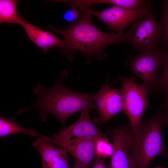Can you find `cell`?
I'll return each mask as SVG.
<instances>
[{
	"instance_id": "52a82bcc",
	"label": "cell",
	"mask_w": 168,
	"mask_h": 168,
	"mask_svg": "<svg viewBox=\"0 0 168 168\" xmlns=\"http://www.w3.org/2000/svg\"><path fill=\"white\" fill-rule=\"evenodd\" d=\"M89 7H81L84 8L91 15L97 17L105 24L108 29L122 35L130 24L150 12L152 6L150 2L145 1L139 7L134 10H129L113 5L103 10L94 11Z\"/></svg>"
},
{
	"instance_id": "7402d4cb",
	"label": "cell",
	"mask_w": 168,
	"mask_h": 168,
	"mask_svg": "<svg viewBox=\"0 0 168 168\" xmlns=\"http://www.w3.org/2000/svg\"><path fill=\"white\" fill-rule=\"evenodd\" d=\"M72 168H89L86 166L76 161L74 165Z\"/></svg>"
},
{
	"instance_id": "8fae6325",
	"label": "cell",
	"mask_w": 168,
	"mask_h": 168,
	"mask_svg": "<svg viewBox=\"0 0 168 168\" xmlns=\"http://www.w3.org/2000/svg\"><path fill=\"white\" fill-rule=\"evenodd\" d=\"M89 109L81 112L80 118L68 127L60 130L51 138L54 140H66L75 138H91L96 139L108 138L91 120Z\"/></svg>"
},
{
	"instance_id": "d6986e66",
	"label": "cell",
	"mask_w": 168,
	"mask_h": 168,
	"mask_svg": "<svg viewBox=\"0 0 168 168\" xmlns=\"http://www.w3.org/2000/svg\"><path fill=\"white\" fill-rule=\"evenodd\" d=\"M113 151L112 145L110 143L108 138L96 140V156L104 159L110 157Z\"/></svg>"
},
{
	"instance_id": "30bf717a",
	"label": "cell",
	"mask_w": 168,
	"mask_h": 168,
	"mask_svg": "<svg viewBox=\"0 0 168 168\" xmlns=\"http://www.w3.org/2000/svg\"><path fill=\"white\" fill-rule=\"evenodd\" d=\"M133 132L130 126L126 125L114 128L109 131L113 151L108 168H131L128 154Z\"/></svg>"
},
{
	"instance_id": "2e32d148",
	"label": "cell",
	"mask_w": 168,
	"mask_h": 168,
	"mask_svg": "<svg viewBox=\"0 0 168 168\" xmlns=\"http://www.w3.org/2000/svg\"><path fill=\"white\" fill-rule=\"evenodd\" d=\"M145 2L141 0H84L83 3L86 6L96 3L111 4L127 10H134L139 7Z\"/></svg>"
},
{
	"instance_id": "5bb4252c",
	"label": "cell",
	"mask_w": 168,
	"mask_h": 168,
	"mask_svg": "<svg viewBox=\"0 0 168 168\" xmlns=\"http://www.w3.org/2000/svg\"><path fill=\"white\" fill-rule=\"evenodd\" d=\"M17 1L0 0V22L21 24L23 19L17 14Z\"/></svg>"
},
{
	"instance_id": "8992f818",
	"label": "cell",
	"mask_w": 168,
	"mask_h": 168,
	"mask_svg": "<svg viewBox=\"0 0 168 168\" xmlns=\"http://www.w3.org/2000/svg\"><path fill=\"white\" fill-rule=\"evenodd\" d=\"M132 32L128 43L140 52L158 49L161 44L162 29L151 12L133 23Z\"/></svg>"
},
{
	"instance_id": "7c38bea8",
	"label": "cell",
	"mask_w": 168,
	"mask_h": 168,
	"mask_svg": "<svg viewBox=\"0 0 168 168\" xmlns=\"http://www.w3.org/2000/svg\"><path fill=\"white\" fill-rule=\"evenodd\" d=\"M32 144L40 155L42 168H68L69 158L65 150L39 137Z\"/></svg>"
},
{
	"instance_id": "cb8c5ba5",
	"label": "cell",
	"mask_w": 168,
	"mask_h": 168,
	"mask_svg": "<svg viewBox=\"0 0 168 168\" xmlns=\"http://www.w3.org/2000/svg\"><path fill=\"white\" fill-rule=\"evenodd\" d=\"M166 108L167 110L165 116H164V121H165L168 124V108Z\"/></svg>"
},
{
	"instance_id": "e0dca14e",
	"label": "cell",
	"mask_w": 168,
	"mask_h": 168,
	"mask_svg": "<svg viewBox=\"0 0 168 168\" xmlns=\"http://www.w3.org/2000/svg\"><path fill=\"white\" fill-rule=\"evenodd\" d=\"M162 56L163 69L159 76L157 84V91L164 94L168 92V48L161 49Z\"/></svg>"
},
{
	"instance_id": "9a60e30c",
	"label": "cell",
	"mask_w": 168,
	"mask_h": 168,
	"mask_svg": "<svg viewBox=\"0 0 168 168\" xmlns=\"http://www.w3.org/2000/svg\"><path fill=\"white\" fill-rule=\"evenodd\" d=\"M17 133H24L38 136L40 134L34 129H27L20 126L14 121H8L4 117L0 118V137Z\"/></svg>"
},
{
	"instance_id": "9c48e42d",
	"label": "cell",
	"mask_w": 168,
	"mask_h": 168,
	"mask_svg": "<svg viewBox=\"0 0 168 168\" xmlns=\"http://www.w3.org/2000/svg\"><path fill=\"white\" fill-rule=\"evenodd\" d=\"M41 139L57 145L69 152L79 162L89 167L96 156V141L91 138H75L66 140H54L42 134Z\"/></svg>"
},
{
	"instance_id": "ac0fdd59",
	"label": "cell",
	"mask_w": 168,
	"mask_h": 168,
	"mask_svg": "<svg viewBox=\"0 0 168 168\" xmlns=\"http://www.w3.org/2000/svg\"><path fill=\"white\" fill-rule=\"evenodd\" d=\"M161 8L162 15L159 22L163 30L161 44L168 48V0L162 1Z\"/></svg>"
},
{
	"instance_id": "7a4b0ae2",
	"label": "cell",
	"mask_w": 168,
	"mask_h": 168,
	"mask_svg": "<svg viewBox=\"0 0 168 168\" xmlns=\"http://www.w3.org/2000/svg\"><path fill=\"white\" fill-rule=\"evenodd\" d=\"M67 76L66 71L62 72L54 85L49 89L37 84L33 91L38 96L37 100L31 106L19 110L17 114L36 109L39 110L42 120L45 119L48 113H51L64 125L72 114L87 109H97L93 102L94 93H78L64 86L63 81Z\"/></svg>"
},
{
	"instance_id": "6da1fadb",
	"label": "cell",
	"mask_w": 168,
	"mask_h": 168,
	"mask_svg": "<svg viewBox=\"0 0 168 168\" xmlns=\"http://www.w3.org/2000/svg\"><path fill=\"white\" fill-rule=\"evenodd\" d=\"M82 11L79 21L70 25L66 29L60 30L49 24L54 32L63 36L65 39L62 51L72 59L71 52L77 51L82 52L86 57H96L101 59L105 56L103 49L108 45L128 42L133 29L122 35L107 33L100 30L93 24L91 14L84 8H79Z\"/></svg>"
},
{
	"instance_id": "3957f363",
	"label": "cell",
	"mask_w": 168,
	"mask_h": 168,
	"mask_svg": "<svg viewBox=\"0 0 168 168\" xmlns=\"http://www.w3.org/2000/svg\"><path fill=\"white\" fill-rule=\"evenodd\" d=\"M164 121V116L157 112L133 130L128 154L131 168H147L154 158L164 155L161 131Z\"/></svg>"
},
{
	"instance_id": "4fadbf2b",
	"label": "cell",
	"mask_w": 168,
	"mask_h": 168,
	"mask_svg": "<svg viewBox=\"0 0 168 168\" xmlns=\"http://www.w3.org/2000/svg\"><path fill=\"white\" fill-rule=\"evenodd\" d=\"M29 39L44 52L52 47L60 49L63 46L64 41L51 32L43 30L23 19L21 24Z\"/></svg>"
},
{
	"instance_id": "5b68a950",
	"label": "cell",
	"mask_w": 168,
	"mask_h": 168,
	"mask_svg": "<svg viewBox=\"0 0 168 168\" xmlns=\"http://www.w3.org/2000/svg\"><path fill=\"white\" fill-rule=\"evenodd\" d=\"M162 64L161 52L159 49L140 52L138 55L130 56L126 64L141 80L149 93L152 94L157 92V72Z\"/></svg>"
},
{
	"instance_id": "ba28073f",
	"label": "cell",
	"mask_w": 168,
	"mask_h": 168,
	"mask_svg": "<svg viewBox=\"0 0 168 168\" xmlns=\"http://www.w3.org/2000/svg\"><path fill=\"white\" fill-rule=\"evenodd\" d=\"M93 100L96 104L98 116L94 119L96 125L108 122L114 116L124 111L121 91L110 87L109 76L101 88L94 94Z\"/></svg>"
},
{
	"instance_id": "603a6c76",
	"label": "cell",
	"mask_w": 168,
	"mask_h": 168,
	"mask_svg": "<svg viewBox=\"0 0 168 168\" xmlns=\"http://www.w3.org/2000/svg\"><path fill=\"white\" fill-rule=\"evenodd\" d=\"M165 94V100L164 104L166 108H168V92Z\"/></svg>"
},
{
	"instance_id": "44dd1931",
	"label": "cell",
	"mask_w": 168,
	"mask_h": 168,
	"mask_svg": "<svg viewBox=\"0 0 168 168\" xmlns=\"http://www.w3.org/2000/svg\"><path fill=\"white\" fill-rule=\"evenodd\" d=\"M104 159L96 156L92 164L93 168H108L106 166Z\"/></svg>"
},
{
	"instance_id": "ffe728a7",
	"label": "cell",
	"mask_w": 168,
	"mask_h": 168,
	"mask_svg": "<svg viewBox=\"0 0 168 168\" xmlns=\"http://www.w3.org/2000/svg\"><path fill=\"white\" fill-rule=\"evenodd\" d=\"M79 13L76 8H72L67 9L63 15L64 20L69 23L76 21L78 18Z\"/></svg>"
},
{
	"instance_id": "277c9868",
	"label": "cell",
	"mask_w": 168,
	"mask_h": 168,
	"mask_svg": "<svg viewBox=\"0 0 168 168\" xmlns=\"http://www.w3.org/2000/svg\"><path fill=\"white\" fill-rule=\"evenodd\" d=\"M119 79L122 83L124 111L128 118L131 129L135 131L141 122L143 113L149 107L147 98L149 91L143 84L136 83L134 77L121 76Z\"/></svg>"
}]
</instances>
